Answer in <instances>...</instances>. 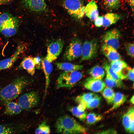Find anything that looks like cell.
<instances>
[{
  "label": "cell",
  "mask_w": 134,
  "mask_h": 134,
  "mask_svg": "<svg viewBox=\"0 0 134 134\" xmlns=\"http://www.w3.org/2000/svg\"><path fill=\"white\" fill-rule=\"evenodd\" d=\"M29 82L28 79L25 77L15 79L0 91V100L5 103L11 101L18 96Z\"/></svg>",
  "instance_id": "obj_1"
},
{
  "label": "cell",
  "mask_w": 134,
  "mask_h": 134,
  "mask_svg": "<svg viewBox=\"0 0 134 134\" xmlns=\"http://www.w3.org/2000/svg\"><path fill=\"white\" fill-rule=\"evenodd\" d=\"M55 128L57 133L64 134L84 133L87 130L75 119L67 115L61 116L57 120Z\"/></svg>",
  "instance_id": "obj_2"
},
{
  "label": "cell",
  "mask_w": 134,
  "mask_h": 134,
  "mask_svg": "<svg viewBox=\"0 0 134 134\" xmlns=\"http://www.w3.org/2000/svg\"><path fill=\"white\" fill-rule=\"evenodd\" d=\"M83 75V72L79 70L64 71L58 78L57 87L71 88L74 87Z\"/></svg>",
  "instance_id": "obj_3"
},
{
  "label": "cell",
  "mask_w": 134,
  "mask_h": 134,
  "mask_svg": "<svg viewBox=\"0 0 134 134\" xmlns=\"http://www.w3.org/2000/svg\"><path fill=\"white\" fill-rule=\"evenodd\" d=\"M82 43L80 39L73 38L67 47L63 55L64 59L71 61L81 56Z\"/></svg>",
  "instance_id": "obj_4"
},
{
  "label": "cell",
  "mask_w": 134,
  "mask_h": 134,
  "mask_svg": "<svg viewBox=\"0 0 134 134\" xmlns=\"http://www.w3.org/2000/svg\"><path fill=\"white\" fill-rule=\"evenodd\" d=\"M64 5L69 14L75 18L80 19L85 14V6L81 0H65Z\"/></svg>",
  "instance_id": "obj_5"
},
{
  "label": "cell",
  "mask_w": 134,
  "mask_h": 134,
  "mask_svg": "<svg viewBox=\"0 0 134 134\" xmlns=\"http://www.w3.org/2000/svg\"><path fill=\"white\" fill-rule=\"evenodd\" d=\"M98 47V42L96 39L85 41L82 46L80 62L94 58L97 54Z\"/></svg>",
  "instance_id": "obj_6"
},
{
  "label": "cell",
  "mask_w": 134,
  "mask_h": 134,
  "mask_svg": "<svg viewBox=\"0 0 134 134\" xmlns=\"http://www.w3.org/2000/svg\"><path fill=\"white\" fill-rule=\"evenodd\" d=\"M39 100L38 94L35 91H31L21 96L18 100V103L22 109L28 110L36 106Z\"/></svg>",
  "instance_id": "obj_7"
},
{
  "label": "cell",
  "mask_w": 134,
  "mask_h": 134,
  "mask_svg": "<svg viewBox=\"0 0 134 134\" xmlns=\"http://www.w3.org/2000/svg\"><path fill=\"white\" fill-rule=\"evenodd\" d=\"M64 44V41L61 39L52 42L48 47L46 59L51 63L56 60L61 52Z\"/></svg>",
  "instance_id": "obj_8"
},
{
  "label": "cell",
  "mask_w": 134,
  "mask_h": 134,
  "mask_svg": "<svg viewBox=\"0 0 134 134\" xmlns=\"http://www.w3.org/2000/svg\"><path fill=\"white\" fill-rule=\"evenodd\" d=\"M120 36V31L116 28L114 29L105 33L103 37V40L104 44L117 49L119 47Z\"/></svg>",
  "instance_id": "obj_9"
},
{
  "label": "cell",
  "mask_w": 134,
  "mask_h": 134,
  "mask_svg": "<svg viewBox=\"0 0 134 134\" xmlns=\"http://www.w3.org/2000/svg\"><path fill=\"white\" fill-rule=\"evenodd\" d=\"M111 62L110 65L111 67L119 77L121 80L127 78L131 68L126 62L121 60Z\"/></svg>",
  "instance_id": "obj_10"
},
{
  "label": "cell",
  "mask_w": 134,
  "mask_h": 134,
  "mask_svg": "<svg viewBox=\"0 0 134 134\" xmlns=\"http://www.w3.org/2000/svg\"><path fill=\"white\" fill-rule=\"evenodd\" d=\"M19 23L18 19L14 16L11 19L4 24L0 28V32L5 36H12L16 33Z\"/></svg>",
  "instance_id": "obj_11"
},
{
  "label": "cell",
  "mask_w": 134,
  "mask_h": 134,
  "mask_svg": "<svg viewBox=\"0 0 134 134\" xmlns=\"http://www.w3.org/2000/svg\"><path fill=\"white\" fill-rule=\"evenodd\" d=\"M83 85L86 89L96 92L102 91L105 86L102 80L95 79L92 77L87 78Z\"/></svg>",
  "instance_id": "obj_12"
},
{
  "label": "cell",
  "mask_w": 134,
  "mask_h": 134,
  "mask_svg": "<svg viewBox=\"0 0 134 134\" xmlns=\"http://www.w3.org/2000/svg\"><path fill=\"white\" fill-rule=\"evenodd\" d=\"M25 45L23 44L19 45L16 51L11 57L0 61V70L11 67L20 55L25 49Z\"/></svg>",
  "instance_id": "obj_13"
},
{
  "label": "cell",
  "mask_w": 134,
  "mask_h": 134,
  "mask_svg": "<svg viewBox=\"0 0 134 134\" xmlns=\"http://www.w3.org/2000/svg\"><path fill=\"white\" fill-rule=\"evenodd\" d=\"M41 63L45 78V87L43 100H44L47 93L50 82V75L52 71L53 67L51 63L48 61L45 58L41 60Z\"/></svg>",
  "instance_id": "obj_14"
},
{
  "label": "cell",
  "mask_w": 134,
  "mask_h": 134,
  "mask_svg": "<svg viewBox=\"0 0 134 134\" xmlns=\"http://www.w3.org/2000/svg\"><path fill=\"white\" fill-rule=\"evenodd\" d=\"M103 54L110 61H112L121 60V57L116 49L104 44L101 47Z\"/></svg>",
  "instance_id": "obj_15"
},
{
  "label": "cell",
  "mask_w": 134,
  "mask_h": 134,
  "mask_svg": "<svg viewBox=\"0 0 134 134\" xmlns=\"http://www.w3.org/2000/svg\"><path fill=\"white\" fill-rule=\"evenodd\" d=\"M99 11L95 2L92 0L87 4L85 8V14L91 21H94L99 16Z\"/></svg>",
  "instance_id": "obj_16"
},
{
  "label": "cell",
  "mask_w": 134,
  "mask_h": 134,
  "mask_svg": "<svg viewBox=\"0 0 134 134\" xmlns=\"http://www.w3.org/2000/svg\"><path fill=\"white\" fill-rule=\"evenodd\" d=\"M26 7L31 10L40 12L44 10L46 7L45 0H24Z\"/></svg>",
  "instance_id": "obj_17"
},
{
  "label": "cell",
  "mask_w": 134,
  "mask_h": 134,
  "mask_svg": "<svg viewBox=\"0 0 134 134\" xmlns=\"http://www.w3.org/2000/svg\"><path fill=\"white\" fill-rule=\"evenodd\" d=\"M25 126L19 125L0 124V134H13L23 132Z\"/></svg>",
  "instance_id": "obj_18"
},
{
  "label": "cell",
  "mask_w": 134,
  "mask_h": 134,
  "mask_svg": "<svg viewBox=\"0 0 134 134\" xmlns=\"http://www.w3.org/2000/svg\"><path fill=\"white\" fill-rule=\"evenodd\" d=\"M5 103L4 113L9 115H13L19 114L22 109L18 103L11 101Z\"/></svg>",
  "instance_id": "obj_19"
},
{
  "label": "cell",
  "mask_w": 134,
  "mask_h": 134,
  "mask_svg": "<svg viewBox=\"0 0 134 134\" xmlns=\"http://www.w3.org/2000/svg\"><path fill=\"white\" fill-rule=\"evenodd\" d=\"M34 58L28 56L24 58L21 62L20 67L27 71L32 75L35 72V65L34 60Z\"/></svg>",
  "instance_id": "obj_20"
},
{
  "label": "cell",
  "mask_w": 134,
  "mask_h": 134,
  "mask_svg": "<svg viewBox=\"0 0 134 134\" xmlns=\"http://www.w3.org/2000/svg\"><path fill=\"white\" fill-rule=\"evenodd\" d=\"M102 16V26L106 28L109 27L116 23L121 17L120 15L118 14L111 12L107 13Z\"/></svg>",
  "instance_id": "obj_21"
},
{
  "label": "cell",
  "mask_w": 134,
  "mask_h": 134,
  "mask_svg": "<svg viewBox=\"0 0 134 134\" xmlns=\"http://www.w3.org/2000/svg\"><path fill=\"white\" fill-rule=\"evenodd\" d=\"M56 65L59 69L64 71H71L82 69L83 66L82 65H75L68 62L56 63Z\"/></svg>",
  "instance_id": "obj_22"
},
{
  "label": "cell",
  "mask_w": 134,
  "mask_h": 134,
  "mask_svg": "<svg viewBox=\"0 0 134 134\" xmlns=\"http://www.w3.org/2000/svg\"><path fill=\"white\" fill-rule=\"evenodd\" d=\"M126 99V96L122 93L117 92L115 93L112 106L107 112L112 111L119 107L125 102Z\"/></svg>",
  "instance_id": "obj_23"
},
{
  "label": "cell",
  "mask_w": 134,
  "mask_h": 134,
  "mask_svg": "<svg viewBox=\"0 0 134 134\" xmlns=\"http://www.w3.org/2000/svg\"><path fill=\"white\" fill-rule=\"evenodd\" d=\"M88 72L92 77L101 80L105 74L103 68L99 65H96L91 68L88 70Z\"/></svg>",
  "instance_id": "obj_24"
},
{
  "label": "cell",
  "mask_w": 134,
  "mask_h": 134,
  "mask_svg": "<svg viewBox=\"0 0 134 134\" xmlns=\"http://www.w3.org/2000/svg\"><path fill=\"white\" fill-rule=\"evenodd\" d=\"M95 94L91 93H85L79 95L75 99V101L78 104L81 103L86 106L88 103L93 99Z\"/></svg>",
  "instance_id": "obj_25"
},
{
  "label": "cell",
  "mask_w": 134,
  "mask_h": 134,
  "mask_svg": "<svg viewBox=\"0 0 134 134\" xmlns=\"http://www.w3.org/2000/svg\"><path fill=\"white\" fill-rule=\"evenodd\" d=\"M115 94L113 90L108 87L105 88L102 93L103 97L109 104H113Z\"/></svg>",
  "instance_id": "obj_26"
},
{
  "label": "cell",
  "mask_w": 134,
  "mask_h": 134,
  "mask_svg": "<svg viewBox=\"0 0 134 134\" xmlns=\"http://www.w3.org/2000/svg\"><path fill=\"white\" fill-rule=\"evenodd\" d=\"M103 67L106 72V76L117 81H122V80L112 70L110 65L107 63L106 62L103 65Z\"/></svg>",
  "instance_id": "obj_27"
},
{
  "label": "cell",
  "mask_w": 134,
  "mask_h": 134,
  "mask_svg": "<svg viewBox=\"0 0 134 134\" xmlns=\"http://www.w3.org/2000/svg\"><path fill=\"white\" fill-rule=\"evenodd\" d=\"M102 118V116L95 113H90L87 115L86 119L87 124L91 125L100 120Z\"/></svg>",
  "instance_id": "obj_28"
},
{
  "label": "cell",
  "mask_w": 134,
  "mask_h": 134,
  "mask_svg": "<svg viewBox=\"0 0 134 134\" xmlns=\"http://www.w3.org/2000/svg\"><path fill=\"white\" fill-rule=\"evenodd\" d=\"M103 2L104 6L111 10L118 8L121 4L120 0H103Z\"/></svg>",
  "instance_id": "obj_29"
},
{
  "label": "cell",
  "mask_w": 134,
  "mask_h": 134,
  "mask_svg": "<svg viewBox=\"0 0 134 134\" xmlns=\"http://www.w3.org/2000/svg\"><path fill=\"white\" fill-rule=\"evenodd\" d=\"M68 109L74 116L80 120L83 121L85 119L87 114L85 111L79 110L77 107H70Z\"/></svg>",
  "instance_id": "obj_30"
},
{
  "label": "cell",
  "mask_w": 134,
  "mask_h": 134,
  "mask_svg": "<svg viewBox=\"0 0 134 134\" xmlns=\"http://www.w3.org/2000/svg\"><path fill=\"white\" fill-rule=\"evenodd\" d=\"M49 126L46 121H43L39 125L35 131V134H49L50 133Z\"/></svg>",
  "instance_id": "obj_31"
},
{
  "label": "cell",
  "mask_w": 134,
  "mask_h": 134,
  "mask_svg": "<svg viewBox=\"0 0 134 134\" xmlns=\"http://www.w3.org/2000/svg\"><path fill=\"white\" fill-rule=\"evenodd\" d=\"M105 85L110 88L122 87L123 84L122 81L119 82L115 81L107 76H106L104 82Z\"/></svg>",
  "instance_id": "obj_32"
},
{
  "label": "cell",
  "mask_w": 134,
  "mask_h": 134,
  "mask_svg": "<svg viewBox=\"0 0 134 134\" xmlns=\"http://www.w3.org/2000/svg\"><path fill=\"white\" fill-rule=\"evenodd\" d=\"M101 99L100 96L95 94L93 99L87 104L86 108L93 109L96 108L99 105Z\"/></svg>",
  "instance_id": "obj_33"
},
{
  "label": "cell",
  "mask_w": 134,
  "mask_h": 134,
  "mask_svg": "<svg viewBox=\"0 0 134 134\" xmlns=\"http://www.w3.org/2000/svg\"><path fill=\"white\" fill-rule=\"evenodd\" d=\"M14 16L7 13H4L0 14V28L5 23L12 18Z\"/></svg>",
  "instance_id": "obj_34"
},
{
  "label": "cell",
  "mask_w": 134,
  "mask_h": 134,
  "mask_svg": "<svg viewBox=\"0 0 134 134\" xmlns=\"http://www.w3.org/2000/svg\"><path fill=\"white\" fill-rule=\"evenodd\" d=\"M122 121L123 124L125 129L128 132L131 122L128 112L123 116Z\"/></svg>",
  "instance_id": "obj_35"
},
{
  "label": "cell",
  "mask_w": 134,
  "mask_h": 134,
  "mask_svg": "<svg viewBox=\"0 0 134 134\" xmlns=\"http://www.w3.org/2000/svg\"><path fill=\"white\" fill-rule=\"evenodd\" d=\"M134 45L133 43H127L126 45L125 48L128 55L133 58L134 57Z\"/></svg>",
  "instance_id": "obj_36"
},
{
  "label": "cell",
  "mask_w": 134,
  "mask_h": 134,
  "mask_svg": "<svg viewBox=\"0 0 134 134\" xmlns=\"http://www.w3.org/2000/svg\"><path fill=\"white\" fill-rule=\"evenodd\" d=\"M95 25L97 27H100L102 26L103 24V16H99L94 20Z\"/></svg>",
  "instance_id": "obj_37"
},
{
  "label": "cell",
  "mask_w": 134,
  "mask_h": 134,
  "mask_svg": "<svg viewBox=\"0 0 134 134\" xmlns=\"http://www.w3.org/2000/svg\"><path fill=\"white\" fill-rule=\"evenodd\" d=\"M33 59L35 65V67L37 69H40L41 67V59L39 57L37 56L34 58Z\"/></svg>",
  "instance_id": "obj_38"
},
{
  "label": "cell",
  "mask_w": 134,
  "mask_h": 134,
  "mask_svg": "<svg viewBox=\"0 0 134 134\" xmlns=\"http://www.w3.org/2000/svg\"><path fill=\"white\" fill-rule=\"evenodd\" d=\"M133 107L131 108L127 112L130 117L131 123L134 122V111Z\"/></svg>",
  "instance_id": "obj_39"
},
{
  "label": "cell",
  "mask_w": 134,
  "mask_h": 134,
  "mask_svg": "<svg viewBox=\"0 0 134 134\" xmlns=\"http://www.w3.org/2000/svg\"><path fill=\"white\" fill-rule=\"evenodd\" d=\"M134 68H131L128 72L127 78L131 81H134Z\"/></svg>",
  "instance_id": "obj_40"
},
{
  "label": "cell",
  "mask_w": 134,
  "mask_h": 134,
  "mask_svg": "<svg viewBox=\"0 0 134 134\" xmlns=\"http://www.w3.org/2000/svg\"><path fill=\"white\" fill-rule=\"evenodd\" d=\"M134 0H126L127 2L131 9L133 13L134 11Z\"/></svg>",
  "instance_id": "obj_41"
},
{
  "label": "cell",
  "mask_w": 134,
  "mask_h": 134,
  "mask_svg": "<svg viewBox=\"0 0 134 134\" xmlns=\"http://www.w3.org/2000/svg\"><path fill=\"white\" fill-rule=\"evenodd\" d=\"M77 107L79 110L82 111H85L86 108V106L81 103H79Z\"/></svg>",
  "instance_id": "obj_42"
},
{
  "label": "cell",
  "mask_w": 134,
  "mask_h": 134,
  "mask_svg": "<svg viewBox=\"0 0 134 134\" xmlns=\"http://www.w3.org/2000/svg\"><path fill=\"white\" fill-rule=\"evenodd\" d=\"M100 134H116V131L114 130L110 129L106 131L102 132Z\"/></svg>",
  "instance_id": "obj_43"
},
{
  "label": "cell",
  "mask_w": 134,
  "mask_h": 134,
  "mask_svg": "<svg viewBox=\"0 0 134 134\" xmlns=\"http://www.w3.org/2000/svg\"><path fill=\"white\" fill-rule=\"evenodd\" d=\"M128 132L130 133H134V122L131 123Z\"/></svg>",
  "instance_id": "obj_44"
},
{
  "label": "cell",
  "mask_w": 134,
  "mask_h": 134,
  "mask_svg": "<svg viewBox=\"0 0 134 134\" xmlns=\"http://www.w3.org/2000/svg\"><path fill=\"white\" fill-rule=\"evenodd\" d=\"M10 1V0H0V5L7 4Z\"/></svg>",
  "instance_id": "obj_45"
},
{
  "label": "cell",
  "mask_w": 134,
  "mask_h": 134,
  "mask_svg": "<svg viewBox=\"0 0 134 134\" xmlns=\"http://www.w3.org/2000/svg\"><path fill=\"white\" fill-rule=\"evenodd\" d=\"M134 95H133L130 100V102L133 104H134Z\"/></svg>",
  "instance_id": "obj_46"
},
{
  "label": "cell",
  "mask_w": 134,
  "mask_h": 134,
  "mask_svg": "<svg viewBox=\"0 0 134 134\" xmlns=\"http://www.w3.org/2000/svg\"></svg>",
  "instance_id": "obj_47"
}]
</instances>
